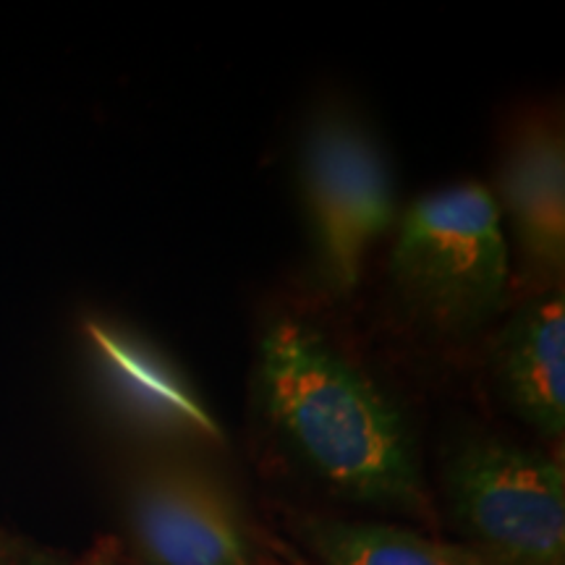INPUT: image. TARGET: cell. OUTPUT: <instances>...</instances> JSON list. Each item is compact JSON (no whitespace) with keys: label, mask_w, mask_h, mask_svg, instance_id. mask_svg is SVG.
<instances>
[{"label":"cell","mask_w":565,"mask_h":565,"mask_svg":"<svg viewBox=\"0 0 565 565\" xmlns=\"http://www.w3.org/2000/svg\"><path fill=\"white\" fill-rule=\"evenodd\" d=\"M257 398L273 433L333 492L406 513L427 508L404 408L312 322L280 317L265 330Z\"/></svg>","instance_id":"6da1fadb"},{"label":"cell","mask_w":565,"mask_h":565,"mask_svg":"<svg viewBox=\"0 0 565 565\" xmlns=\"http://www.w3.org/2000/svg\"><path fill=\"white\" fill-rule=\"evenodd\" d=\"M387 278L429 333L484 330L511 296V242L490 189L471 181L422 194L395 223Z\"/></svg>","instance_id":"7a4b0ae2"},{"label":"cell","mask_w":565,"mask_h":565,"mask_svg":"<svg viewBox=\"0 0 565 565\" xmlns=\"http://www.w3.org/2000/svg\"><path fill=\"white\" fill-rule=\"evenodd\" d=\"M443 482L450 519L484 563H565V475L553 456L475 433L445 458Z\"/></svg>","instance_id":"3957f363"},{"label":"cell","mask_w":565,"mask_h":565,"mask_svg":"<svg viewBox=\"0 0 565 565\" xmlns=\"http://www.w3.org/2000/svg\"><path fill=\"white\" fill-rule=\"evenodd\" d=\"M301 189L317 278L343 299L362 286L372 249L398 223L391 168L353 118L322 113L303 139Z\"/></svg>","instance_id":"277c9868"},{"label":"cell","mask_w":565,"mask_h":565,"mask_svg":"<svg viewBox=\"0 0 565 565\" xmlns=\"http://www.w3.org/2000/svg\"><path fill=\"white\" fill-rule=\"evenodd\" d=\"M129 524L145 565L263 563L242 508L200 466H150L131 490Z\"/></svg>","instance_id":"5b68a950"},{"label":"cell","mask_w":565,"mask_h":565,"mask_svg":"<svg viewBox=\"0 0 565 565\" xmlns=\"http://www.w3.org/2000/svg\"><path fill=\"white\" fill-rule=\"evenodd\" d=\"M505 236L536 291L555 288L565 265V150L553 124H529L508 145L498 194Z\"/></svg>","instance_id":"8992f818"},{"label":"cell","mask_w":565,"mask_h":565,"mask_svg":"<svg viewBox=\"0 0 565 565\" xmlns=\"http://www.w3.org/2000/svg\"><path fill=\"white\" fill-rule=\"evenodd\" d=\"M490 377L508 412L545 440L565 433L563 288L534 291L494 335Z\"/></svg>","instance_id":"52a82bcc"},{"label":"cell","mask_w":565,"mask_h":565,"mask_svg":"<svg viewBox=\"0 0 565 565\" xmlns=\"http://www.w3.org/2000/svg\"><path fill=\"white\" fill-rule=\"evenodd\" d=\"M87 333L126 419L154 437L223 443L221 422L210 414L183 374L152 345L105 324H89Z\"/></svg>","instance_id":"ba28073f"},{"label":"cell","mask_w":565,"mask_h":565,"mask_svg":"<svg viewBox=\"0 0 565 565\" xmlns=\"http://www.w3.org/2000/svg\"><path fill=\"white\" fill-rule=\"evenodd\" d=\"M301 536L322 565H490L466 545L380 521L307 519Z\"/></svg>","instance_id":"9c48e42d"},{"label":"cell","mask_w":565,"mask_h":565,"mask_svg":"<svg viewBox=\"0 0 565 565\" xmlns=\"http://www.w3.org/2000/svg\"><path fill=\"white\" fill-rule=\"evenodd\" d=\"M0 565H116V553L110 545H97L76 557L40 553V550H0Z\"/></svg>","instance_id":"30bf717a"}]
</instances>
